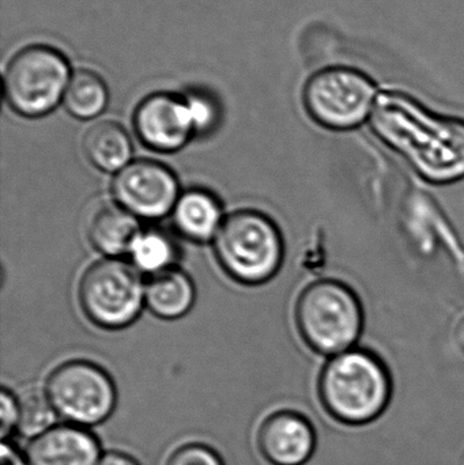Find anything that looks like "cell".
Instances as JSON below:
<instances>
[{"mask_svg": "<svg viewBox=\"0 0 464 465\" xmlns=\"http://www.w3.org/2000/svg\"><path fill=\"white\" fill-rule=\"evenodd\" d=\"M296 322L311 349L335 357L359 341L364 327V312L348 284L323 279L310 284L300 295Z\"/></svg>", "mask_w": 464, "mask_h": 465, "instance_id": "obj_4", "label": "cell"}, {"mask_svg": "<svg viewBox=\"0 0 464 465\" xmlns=\"http://www.w3.org/2000/svg\"><path fill=\"white\" fill-rule=\"evenodd\" d=\"M146 284L131 262L104 259L87 268L79 283V302L87 319L104 330L133 324L142 309Z\"/></svg>", "mask_w": 464, "mask_h": 465, "instance_id": "obj_7", "label": "cell"}, {"mask_svg": "<svg viewBox=\"0 0 464 465\" xmlns=\"http://www.w3.org/2000/svg\"><path fill=\"white\" fill-rule=\"evenodd\" d=\"M172 215L176 231L193 242L214 240L223 223L222 206L217 196L199 188L182 193Z\"/></svg>", "mask_w": 464, "mask_h": 465, "instance_id": "obj_14", "label": "cell"}, {"mask_svg": "<svg viewBox=\"0 0 464 465\" xmlns=\"http://www.w3.org/2000/svg\"><path fill=\"white\" fill-rule=\"evenodd\" d=\"M141 231L138 218L117 203L101 204L87 223L90 243L109 259L128 254Z\"/></svg>", "mask_w": 464, "mask_h": 465, "instance_id": "obj_13", "label": "cell"}, {"mask_svg": "<svg viewBox=\"0 0 464 465\" xmlns=\"http://www.w3.org/2000/svg\"><path fill=\"white\" fill-rule=\"evenodd\" d=\"M457 341L458 343H459V346L462 347V350L464 351V319H462V322H460L459 324H458Z\"/></svg>", "mask_w": 464, "mask_h": 465, "instance_id": "obj_25", "label": "cell"}, {"mask_svg": "<svg viewBox=\"0 0 464 465\" xmlns=\"http://www.w3.org/2000/svg\"><path fill=\"white\" fill-rule=\"evenodd\" d=\"M372 79L353 67L334 65L316 71L304 86L308 114L321 127L348 131L372 114L378 100Z\"/></svg>", "mask_w": 464, "mask_h": 465, "instance_id": "obj_6", "label": "cell"}, {"mask_svg": "<svg viewBox=\"0 0 464 465\" xmlns=\"http://www.w3.org/2000/svg\"><path fill=\"white\" fill-rule=\"evenodd\" d=\"M370 127L428 182L464 179V120L438 116L403 93L384 92L376 100Z\"/></svg>", "mask_w": 464, "mask_h": 465, "instance_id": "obj_1", "label": "cell"}, {"mask_svg": "<svg viewBox=\"0 0 464 465\" xmlns=\"http://www.w3.org/2000/svg\"><path fill=\"white\" fill-rule=\"evenodd\" d=\"M114 201L142 220H161L173 212L180 195L176 174L158 161L136 160L116 173Z\"/></svg>", "mask_w": 464, "mask_h": 465, "instance_id": "obj_9", "label": "cell"}, {"mask_svg": "<svg viewBox=\"0 0 464 465\" xmlns=\"http://www.w3.org/2000/svg\"><path fill=\"white\" fill-rule=\"evenodd\" d=\"M195 136H206L217 128L220 123V109L217 101L204 93H191L185 95Z\"/></svg>", "mask_w": 464, "mask_h": 465, "instance_id": "obj_20", "label": "cell"}, {"mask_svg": "<svg viewBox=\"0 0 464 465\" xmlns=\"http://www.w3.org/2000/svg\"><path fill=\"white\" fill-rule=\"evenodd\" d=\"M0 465H27V463L8 442L5 441L0 450Z\"/></svg>", "mask_w": 464, "mask_h": 465, "instance_id": "obj_23", "label": "cell"}, {"mask_svg": "<svg viewBox=\"0 0 464 465\" xmlns=\"http://www.w3.org/2000/svg\"><path fill=\"white\" fill-rule=\"evenodd\" d=\"M97 439L75 425L54 426L35 437L26 452L27 465H98Z\"/></svg>", "mask_w": 464, "mask_h": 465, "instance_id": "obj_12", "label": "cell"}, {"mask_svg": "<svg viewBox=\"0 0 464 465\" xmlns=\"http://www.w3.org/2000/svg\"><path fill=\"white\" fill-rule=\"evenodd\" d=\"M109 103L105 82L94 71L79 68L71 75L63 104L71 116L92 120L100 116Z\"/></svg>", "mask_w": 464, "mask_h": 465, "instance_id": "obj_17", "label": "cell"}, {"mask_svg": "<svg viewBox=\"0 0 464 465\" xmlns=\"http://www.w3.org/2000/svg\"><path fill=\"white\" fill-rule=\"evenodd\" d=\"M195 298L196 290L193 279L176 267L152 276L144 289L147 308L163 320H176L185 316L193 308Z\"/></svg>", "mask_w": 464, "mask_h": 465, "instance_id": "obj_15", "label": "cell"}, {"mask_svg": "<svg viewBox=\"0 0 464 465\" xmlns=\"http://www.w3.org/2000/svg\"><path fill=\"white\" fill-rule=\"evenodd\" d=\"M131 264L150 278L174 268L179 251L173 237L160 229H142L130 252Z\"/></svg>", "mask_w": 464, "mask_h": 465, "instance_id": "obj_18", "label": "cell"}, {"mask_svg": "<svg viewBox=\"0 0 464 465\" xmlns=\"http://www.w3.org/2000/svg\"><path fill=\"white\" fill-rule=\"evenodd\" d=\"M45 393L57 415L75 426H93L111 417L116 388L101 366L89 361H68L46 380Z\"/></svg>", "mask_w": 464, "mask_h": 465, "instance_id": "obj_8", "label": "cell"}, {"mask_svg": "<svg viewBox=\"0 0 464 465\" xmlns=\"http://www.w3.org/2000/svg\"><path fill=\"white\" fill-rule=\"evenodd\" d=\"M319 399L327 414L348 426L378 420L389 407L392 381L383 361L362 349L332 357L319 379Z\"/></svg>", "mask_w": 464, "mask_h": 465, "instance_id": "obj_2", "label": "cell"}, {"mask_svg": "<svg viewBox=\"0 0 464 465\" xmlns=\"http://www.w3.org/2000/svg\"><path fill=\"white\" fill-rule=\"evenodd\" d=\"M222 270L239 283L258 286L274 278L283 262V238L269 215L239 210L223 220L214 238Z\"/></svg>", "mask_w": 464, "mask_h": 465, "instance_id": "obj_3", "label": "cell"}, {"mask_svg": "<svg viewBox=\"0 0 464 465\" xmlns=\"http://www.w3.org/2000/svg\"><path fill=\"white\" fill-rule=\"evenodd\" d=\"M98 465H139L138 461L133 460L130 456L124 453L112 452L101 458Z\"/></svg>", "mask_w": 464, "mask_h": 465, "instance_id": "obj_24", "label": "cell"}, {"mask_svg": "<svg viewBox=\"0 0 464 465\" xmlns=\"http://www.w3.org/2000/svg\"><path fill=\"white\" fill-rule=\"evenodd\" d=\"M84 155L98 171L119 173L133 163V142L125 128L116 122L92 125L84 136Z\"/></svg>", "mask_w": 464, "mask_h": 465, "instance_id": "obj_16", "label": "cell"}, {"mask_svg": "<svg viewBox=\"0 0 464 465\" xmlns=\"http://www.w3.org/2000/svg\"><path fill=\"white\" fill-rule=\"evenodd\" d=\"M0 404H2V422H0V434L2 439L5 440L14 429L18 428L19 420V404L18 399L3 388L0 393Z\"/></svg>", "mask_w": 464, "mask_h": 465, "instance_id": "obj_22", "label": "cell"}, {"mask_svg": "<svg viewBox=\"0 0 464 465\" xmlns=\"http://www.w3.org/2000/svg\"><path fill=\"white\" fill-rule=\"evenodd\" d=\"M18 430L26 437H38L54 428L57 412L46 393L29 391L18 399Z\"/></svg>", "mask_w": 464, "mask_h": 465, "instance_id": "obj_19", "label": "cell"}, {"mask_svg": "<svg viewBox=\"0 0 464 465\" xmlns=\"http://www.w3.org/2000/svg\"><path fill=\"white\" fill-rule=\"evenodd\" d=\"M133 130L144 146L158 153L177 152L195 136L185 97L171 93L142 100L133 114Z\"/></svg>", "mask_w": 464, "mask_h": 465, "instance_id": "obj_10", "label": "cell"}, {"mask_svg": "<svg viewBox=\"0 0 464 465\" xmlns=\"http://www.w3.org/2000/svg\"><path fill=\"white\" fill-rule=\"evenodd\" d=\"M258 448L271 465H304L315 453L316 431L304 415L283 410L263 420Z\"/></svg>", "mask_w": 464, "mask_h": 465, "instance_id": "obj_11", "label": "cell"}, {"mask_svg": "<svg viewBox=\"0 0 464 465\" xmlns=\"http://www.w3.org/2000/svg\"><path fill=\"white\" fill-rule=\"evenodd\" d=\"M165 465H223L220 456L201 444L183 445L169 456Z\"/></svg>", "mask_w": 464, "mask_h": 465, "instance_id": "obj_21", "label": "cell"}, {"mask_svg": "<svg viewBox=\"0 0 464 465\" xmlns=\"http://www.w3.org/2000/svg\"><path fill=\"white\" fill-rule=\"evenodd\" d=\"M71 75L70 63L62 52L48 45L26 46L5 67V101L19 116H46L63 103Z\"/></svg>", "mask_w": 464, "mask_h": 465, "instance_id": "obj_5", "label": "cell"}]
</instances>
